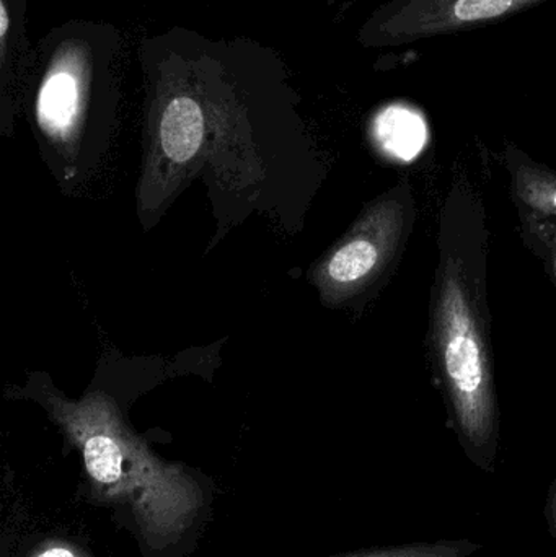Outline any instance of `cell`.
<instances>
[{"instance_id": "cell-1", "label": "cell", "mask_w": 556, "mask_h": 557, "mask_svg": "<svg viewBox=\"0 0 556 557\" xmlns=\"http://www.w3.org/2000/svg\"><path fill=\"white\" fill-rule=\"evenodd\" d=\"M489 258L483 198L467 173H456L441 206L427 344L436 388L477 441L492 432L496 416Z\"/></svg>"}, {"instance_id": "cell-2", "label": "cell", "mask_w": 556, "mask_h": 557, "mask_svg": "<svg viewBox=\"0 0 556 557\" xmlns=\"http://www.w3.org/2000/svg\"><path fill=\"white\" fill-rule=\"evenodd\" d=\"M52 418L84 455L95 483L108 494L134 497L147 527L160 535L185 529L198 506V493L175 468L160 463L129 431L113 399L91 393L78 403L48 395Z\"/></svg>"}, {"instance_id": "cell-3", "label": "cell", "mask_w": 556, "mask_h": 557, "mask_svg": "<svg viewBox=\"0 0 556 557\" xmlns=\"http://www.w3.org/2000/svg\"><path fill=\"white\" fill-rule=\"evenodd\" d=\"M35 117L51 143L71 146L91 108L113 94L120 36L103 23H69L42 41Z\"/></svg>"}, {"instance_id": "cell-4", "label": "cell", "mask_w": 556, "mask_h": 557, "mask_svg": "<svg viewBox=\"0 0 556 557\" xmlns=\"http://www.w3.org/2000/svg\"><path fill=\"white\" fill-rule=\"evenodd\" d=\"M417 199L408 176L374 199L351 231L317 267L322 300L346 305L381 287L394 273L413 234Z\"/></svg>"}, {"instance_id": "cell-5", "label": "cell", "mask_w": 556, "mask_h": 557, "mask_svg": "<svg viewBox=\"0 0 556 557\" xmlns=\"http://www.w3.org/2000/svg\"><path fill=\"white\" fill-rule=\"evenodd\" d=\"M551 0H388L362 26L368 48H397L493 25Z\"/></svg>"}, {"instance_id": "cell-6", "label": "cell", "mask_w": 556, "mask_h": 557, "mask_svg": "<svg viewBox=\"0 0 556 557\" xmlns=\"http://www.w3.org/2000/svg\"><path fill=\"white\" fill-rule=\"evenodd\" d=\"M505 160L515 205L556 219V172L515 147L506 150Z\"/></svg>"}, {"instance_id": "cell-7", "label": "cell", "mask_w": 556, "mask_h": 557, "mask_svg": "<svg viewBox=\"0 0 556 557\" xmlns=\"http://www.w3.org/2000/svg\"><path fill=\"white\" fill-rule=\"evenodd\" d=\"M375 140L382 152L401 162H410L423 150L427 133L420 120L392 110L382 114L375 123Z\"/></svg>"}, {"instance_id": "cell-8", "label": "cell", "mask_w": 556, "mask_h": 557, "mask_svg": "<svg viewBox=\"0 0 556 557\" xmlns=\"http://www.w3.org/2000/svg\"><path fill=\"white\" fill-rule=\"evenodd\" d=\"M526 248L541 261L556 285V219L516 205Z\"/></svg>"}, {"instance_id": "cell-9", "label": "cell", "mask_w": 556, "mask_h": 557, "mask_svg": "<svg viewBox=\"0 0 556 557\" xmlns=\"http://www.w3.org/2000/svg\"><path fill=\"white\" fill-rule=\"evenodd\" d=\"M36 557H77L74 555V553L71 552V549L67 548H49L45 549V552L41 553V555H38Z\"/></svg>"}]
</instances>
